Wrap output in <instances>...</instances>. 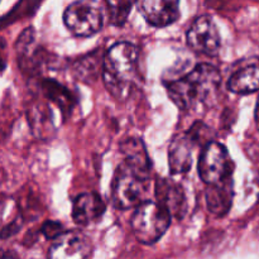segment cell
I'll list each match as a JSON object with an SVG mask.
<instances>
[{"mask_svg": "<svg viewBox=\"0 0 259 259\" xmlns=\"http://www.w3.org/2000/svg\"><path fill=\"white\" fill-rule=\"evenodd\" d=\"M222 75L214 66L200 63L190 72L167 83L169 99L184 110L199 108L217 96Z\"/></svg>", "mask_w": 259, "mask_h": 259, "instance_id": "obj_1", "label": "cell"}, {"mask_svg": "<svg viewBox=\"0 0 259 259\" xmlns=\"http://www.w3.org/2000/svg\"><path fill=\"white\" fill-rule=\"evenodd\" d=\"M138 48L129 42L115 43L103 60V80L114 98L125 99L138 77Z\"/></svg>", "mask_w": 259, "mask_h": 259, "instance_id": "obj_2", "label": "cell"}, {"mask_svg": "<svg viewBox=\"0 0 259 259\" xmlns=\"http://www.w3.org/2000/svg\"><path fill=\"white\" fill-rule=\"evenodd\" d=\"M149 174L124 161L116 169L111 185V199L116 209L128 210L146 201Z\"/></svg>", "mask_w": 259, "mask_h": 259, "instance_id": "obj_3", "label": "cell"}, {"mask_svg": "<svg viewBox=\"0 0 259 259\" xmlns=\"http://www.w3.org/2000/svg\"><path fill=\"white\" fill-rule=\"evenodd\" d=\"M171 214L159 202L143 201L136 206L131 227L137 239L143 244L158 242L171 225Z\"/></svg>", "mask_w": 259, "mask_h": 259, "instance_id": "obj_4", "label": "cell"}, {"mask_svg": "<svg viewBox=\"0 0 259 259\" xmlns=\"http://www.w3.org/2000/svg\"><path fill=\"white\" fill-rule=\"evenodd\" d=\"M63 23L76 37H91L103 27V12L95 0H77L65 10Z\"/></svg>", "mask_w": 259, "mask_h": 259, "instance_id": "obj_5", "label": "cell"}, {"mask_svg": "<svg viewBox=\"0 0 259 259\" xmlns=\"http://www.w3.org/2000/svg\"><path fill=\"white\" fill-rule=\"evenodd\" d=\"M197 169L205 185L214 184L233 176L234 162L225 146L219 142H207L200 154Z\"/></svg>", "mask_w": 259, "mask_h": 259, "instance_id": "obj_6", "label": "cell"}, {"mask_svg": "<svg viewBox=\"0 0 259 259\" xmlns=\"http://www.w3.org/2000/svg\"><path fill=\"white\" fill-rule=\"evenodd\" d=\"M187 43L197 53L206 56L218 55L222 38L214 20L207 15L197 18L187 32Z\"/></svg>", "mask_w": 259, "mask_h": 259, "instance_id": "obj_7", "label": "cell"}, {"mask_svg": "<svg viewBox=\"0 0 259 259\" xmlns=\"http://www.w3.org/2000/svg\"><path fill=\"white\" fill-rule=\"evenodd\" d=\"M48 252L53 259H82L91 254V243L80 232H62L56 237Z\"/></svg>", "mask_w": 259, "mask_h": 259, "instance_id": "obj_8", "label": "cell"}, {"mask_svg": "<svg viewBox=\"0 0 259 259\" xmlns=\"http://www.w3.org/2000/svg\"><path fill=\"white\" fill-rule=\"evenodd\" d=\"M139 13L152 27L163 28L180 17V0H137Z\"/></svg>", "mask_w": 259, "mask_h": 259, "instance_id": "obj_9", "label": "cell"}, {"mask_svg": "<svg viewBox=\"0 0 259 259\" xmlns=\"http://www.w3.org/2000/svg\"><path fill=\"white\" fill-rule=\"evenodd\" d=\"M228 89L237 95L259 91V57H249L237 63L228 80Z\"/></svg>", "mask_w": 259, "mask_h": 259, "instance_id": "obj_10", "label": "cell"}, {"mask_svg": "<svg viewBox=\"0 0 259 259\" xmlns=\"http://www.w3.org/2000/svg\"><path fill=\"white\" fill-rule=\"evenodd\" d=\"M157 202L163 205L172 218L181 220L187 212V199L181 185L169 179H161L156 184Z\"/></svg>", "mask_w": 259, "mask_h": 259, "instance_id": "obj_11", "label": "cell"}, {"mask_svg": "<svg viewBox=\"0 0 259 259\" xmlns=\"http://www.w3.org/2000/svg\"><path fill=\"white\" fill-rule=\"evenodd\" d=\"M196 142L187 132L172 139L168 148V164L171 175L180 176L190 171L192 164V152Z\"/></svg>", "mask_w": 259, "mask_h": 259, "instance_id": "obj_12", "label": "cell"}, {"mask_svg": "<svg viewBox=\"0 0 259 259\" xmlns=\"http://www.w3.org/2000/svg\"><path fill=\"white\" fill-rule=\"evenodd\" d=\"M206 205L209 211L215 217H224L229 212L234 197V182L233 176L214 184L206 185Z\"/></svg>", "mask_w": 259, "mask_h": 259, "instance_id": "obj_13", "label": "cell"}, {"mask_svg": "<svg viewBox=\"0 0 259 259\" xmlns=\"http://www.w3.org/2000/svg\"><path fill=\"white\" fill-rule=\"evenodd\" d=\"M105 212L103 199L95 192L78 195L72 205V219L78 227H86L98 222Z\"/></svg>", "mask_w": 259, "mask_h": 259, "instance_id": "obj_14", "label": "cell"}, {"mask_svg": "<svg viewBox=\"0 0 259 259\" xmlns=\"http://www.w3.org/2000/svg\"><path fill=\"white\" fill-rule=\"evenodd\" d=\"M120 151L124 156V161L143 171L151 172V161L146 146L141 138L136 137L126 138L120 143Z\"/></svg>", "mask_w": 259, "mask_h": 259, "instance_id": "obj_15", "label": "cell"}, {"mask_svg": "<svg viewBox=\"0 0 259 259\" xmlns=\"http://www.w3.org/2000/svg\"><path fill=\"white\" fill-rule=\"evenodd\" d=\"M40 89H42L46 98L52 101V103H55L61 109L62 113H70L73 106V96L71 95L67 89L60 85L57 81L53 80L42 81Z\"/></svg>", "mask_w": 259, "mask_h": 259, "instance_id": "obj_16", "label": "cell"}, {"mask_svg": "<svg viewBox=\"0 0 259 259\" xmlns=\"http://www.w3.org/2000/svg\"><path fill=\"white\" fill-rule=\"evenodd\" d=\"M105 3L111 24L115 27H121L125 24L133 9L134 0H105Z\"/></svg>", "mask_w": 259, "mask_h": 259, "instance_id": "obj_17", "label": "cell"}, {"mask_svg": "<svg viewBox=\"0 0 259 259\" xmlns=\"http://www.w3.org/2000/svg\"><path fill=\"white\" fill-rule=\"evenodd\" d=\"M63 227L57 222H46L42 227V233L47 239H55L63 232Z\"/></svg>", "mask_w": 259, "mask_h": 259, "instance_id": "obj_18", "label": "cell"}, {"mask_svg": "<svg viewBox=\"0 0 259 259\" xmlns=\"http://www.w3.org/2000/svg\"><path fill=\"white\" fill-rule=\"evenodd\" d=\"M254 121H255V126L259 131V96L257 100V105H255V110H254Z\"/></svg>", "mask_w": 259, "mask_h": 259, "instance_id": "obj_19", "label": "cell"}, {"mask_svg": "<svg viewBox=\"0 0 259 259\" xmlns=\"http://www.w3.org/2000/svg\"><path fill=\"white\" fill-rule=\"evenodd\" d=\"M0 257H12V254H9V253L0 252Z\"/></svg>", "mask_w": 259, "mask_h": 259, "instance_id": "obj_20", "label": "cell"}]
</instances>
